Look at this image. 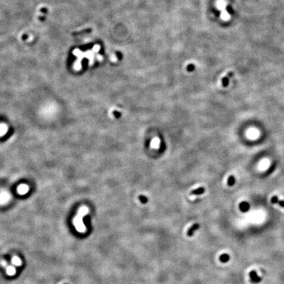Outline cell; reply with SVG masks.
<instances>
[{
  "label": "cell",
  "mask_w": 284,
  "mask_h": 284,
  "mask_svg": "<svg viewBox=\"0 0 284 284\" xmlns=\"http://www.w3.org/2000/svg\"><path fill=\"white\" fill-rule=\"evenodd\" d=\"M140 199H141V202H146V201H147V199H146L145 197H143V196H142V197H140Z\"/></svg>",
  "instance_id": "2e32d148"
},
{
  "label": "cell",
  "mask_w": 284,
  "mask_h": 284,
  "mask_svg": "<svg viewBox=\"0 0 284 284\" xmlns=\"http://www.w3.org/2000/svg\"><path fill=\"white\" fill-rule=\"evenodd\" d=\"M29 191V188L26 184H21L17 188V192L20 195H25Z\"/></svg>",
  "instance_id": "3957f363"
},
{
  "label": "cell",
  "mask_w": 284,
  "mask_h": 284,
  "mask_svg": "<svg viewBox=\"0 0 284 284\" xmlns=\"http://www.w3.org/2000/svg\"><path fill=\"white\" fill-rule=\"evenodd\" d=\"M219 7L221 9L222 13H221V17L223 20H228V19H230V15H229L228 13L226 11V8H225V4L223 2H221V5H219Z\"/></svg>",
  "instance_id": "7a4b0ae2"
},
{
  "label": "cell",
  "mask_w": 284,
  "mask_h": 284,
  "mask_svg": "<svg viewBox=\"0 0 284 284\" xmlns=\"http://www.w3.org/2000/svg\"><path fill=\"white\" fill-rule=\"evenodd\" d=\"M16 268L14 266H7V269H6V272H7L8 276H14L16 274Z\"/></svg>",
  "instance_id": "30bf717a"
},
{
  "label": "cell",
  "mask_w": 284,
  "mask_h": 284,
  "mask_svg": "<svg viewBox=\"0 0 284 284\" xmlns=\"http://www.w3.org/2000/svg\"><path fill=\"white\" fill-rule=\"evenodd\" d=\"M249 207H250V205H249V202H246V201H243L239 204V208H240L241 211L243 212H247L249 209Z\"/></svg>",
  "instance_id": "8992f818"
},
{
  "label": "cell",
  "mask_w": 284,
  "mask_h": 284,
  "mask_svg": "<svg viewBox=\"0 0 284 284\" xmlns=\"http://www.w3.org/2000/svg\"><path fill=\"white\" fill-rule=\"evenodd\" d=\"M230 260V256L228 254H223L220 257V260L222 262H227Z\"/></svg>",
  "instance_id": "5bb4252c"
},
{
  "label": "cell",
  "mask_w": 284,
  "mask_h": 284,
  "mask_svg": "<svg viewBox=\"0 0 284 284\" xmlns=\"http://www.w3.org/2000/svg\"><path fill=\"white\" fill-rule=\"evenodd\" d=\"M235 183V178L233 175H231L229 176L228 179V185L229 186H233Z\"/></svg>",
  "instance_id": "4fadbf2b"
},
{
  "label": "cell",
  "mask_w": 284,
  "mask_h": 284,
  "mask_svg": "<svg viewBox=\"0 0 284 284\" xmlns=\"http://www.w3.org/2000/svg\"><path fill=\"white\" fill-rule=\"evenodd\" d=\"M8 131V127L5 124H0V136L6 134Z\"/></svg>",
  "instance_id": "9c48e42d"
},
{
  "label": "cell",
  "mask_w": 284,
  "mask_h": 284,
  "mask_svg": "<svg viewBox=\"0 0 284 284\" xmlns=\"http://www.w3.org/2000/svg\"><path fill=\"white\" fill-rule=\"evenodd\" d=\"M88 212V208L87 207H82L78 212L77 215L76 217L73 219V224L74 225V227L76 230L80 233H85L86 231V228L85 224H84L83 218L84 216Z\"/></svg>",
  "instance_id": "6da1fadb"
},
{
  "label": "cell",
  "mask_w": 284,
  "mask_h": 284,
  "mask_svg": "<svg viewBox=\"0 0 284 284\" xmlns=\"http://www.w3.org/2000/svg\"><path fill=\"white\" fill-rule=\"evenodd\" d=\"M199 228V225L198 224H195L194 225V226H193V227L192 228L190 229V230H189V235H192V233L193 232V231H195V230H196V229H197Z\"/></svg>",
  "instance_id": "9a60e30c"
},
{
  "label": "cell",
  "mask_w": 284,
  "mask_h": 284,
  "mask_svg": "<svg viewBox=\"0 0 284 284\" xmlns=\"http://www.w3.org/2000/svg\"><path fill=\"white\" fill-rule=\"evenodd\" d=\"M12 263L16 266H20L22 265V260L18 257H13L12 258Z\"/></svg>",
  "instance_id": "8fae6325"
},
{
  "label": "cell",
  "mask_w": 284,
  "mask_h": 284,
  "mask_svg": "<svg viewBox=\"0 0 284 284\" xmlns=\"http://www.w3.org/2000/svg\"><path fill=\"white\" fill-rule=\"evenodd\" d=\"M233 72H230L228 73L227 76H226L225 77H224L222 78V86H224V87H226V86H228V83H229V79H230V77H231V76H233Z\"/></svg>",
  "instance_id": "ba28073f"
},
{
  "label": "cell",
  "mask_w": 284,
  "mask_h": 284,
  "mask_svg": "<svg viewBox=\"0 0 284 284\" xmlns=\"http://www.w3.org/2000/svg\"><path fill=\"white\" fill-rule=\"evenodd\" d=\"M10 199V195L7 192H3L0 194V204H5Z\"/></svg>",
  "instance_id": "277c9868"
},
{
  "label": "cell",
  "mask_w": 284,
  "mask_h": 284,
  "mask_svg": "<svg viewBox=\"0 0 284 284\" xmlns=\"http://www.w3.org/2000/svg\"><path fill=\"white\" fill-rule=\"evenodd\" d=\"M205 192V189L204 188H199L197 189H195L192 192V194L195 195H201L204 193Z\"/></svg>",
  "instance_id": "7c38bea8"
},
{
  "label": "cell",
  "mask_w": 284,
  "mask_h": 284,
  "mask_svg": "<svg viewBox=\"0 0 284 284\" xmlns=\"http://www.w3.org/2000/svg\"><path fill=\"white\" fill-rule=\"evenodd\" d=\"M271 202L272 204H278L280 207L284 208V201H281L278 199L277 196H273L271 199Z\"/></svg>",
  "instance_id": "52a82bcc"
},
{
  "label": "cell",
  "mask_w": 284,
  "mask_h": 284,
  "mask_svg": "<svg viewBox=\"0 0 284 284\" xmlns=\"http://www.w3.org/2000/svg\"><path fill=\"white\" fill-rule=\"evenodd\" d=\"M251 277V280L254 283H258L261 281V278L258 276L257 272L255 271H251L249 274Z\"/></svg>",
  "instance_id": "5b68a950"
}]
</instances>
